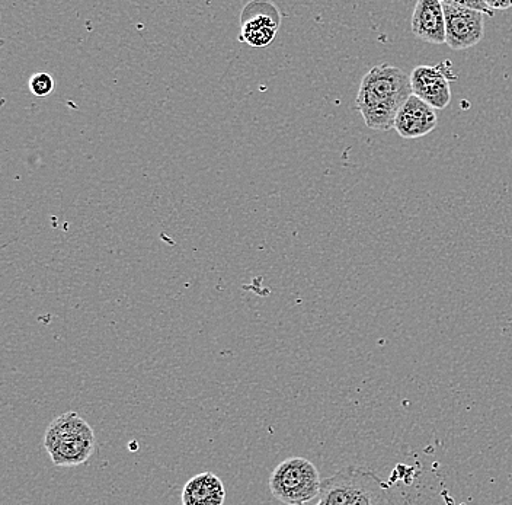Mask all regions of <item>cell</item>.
<instances>
[{
    "instance_id": "cell-1",
    "label": "cell",
    "mask_w": 512,
    "mask_h": 505,
    "mask_svg": "<svg viewBox=\"0 0 512 505\" xmlns=\"http://www.w3.org/2000/svg\"><path fill=\"white\" fill-rule=\"evenodd\" d=\"M412 94L411 76L393 65L374 66L368 70L358 89L355 107L368 129H395V118Z\"/></svg>"
},
{
    "instance_id": "cell-2",
    "label": "cell",
    "mask_w": 512,
    "mask_h": 505,
    "mask_svg": "<svg viewBox=\"0 0 512 505\" xmlns=\"http://www.w3.org/2000/svg\"><path fill=\"white\" fill-rule=\"evenodd\" d=\"M44 447L56 466L82 465L94 453V430L78 412H66L48 425Z\"/></svg>"
},
{
    "instance_id": "cell-3",
    "label": "cell",
    "mask_w": 512,
    "mask_h": 505,
    "mask_svg": "<svg viewBox=\"0 0 512 505\" xmlns=\"http://www.w3.org/2000/svg\"><path fill=\"white\" fill-rule=\"evenodd\" d=\"M272 497L286 505H306L319 497L322 479L318 468L304 457L283 460L271 473Z\"/></svg>"
},
{
    "instance_id": "cell-4",
    "label": "cell",
    "mask_w": 512,
    "mask_h": 505,
    "mask_svg": "<svg viewBox=\"0 0 512 505\" xmlns=\"http://www.w3.org/2000/svg\"><path fill=\"white\" fill-rule=\"evenodd\" d=\"M446 17V44L451 50H467L478 46L485 35V19L479 12L470 11L457 0L443 2Z\"/></svg>"
},
{
    "instance_id": "cell-5",
    "label": "cell",
    "mask_w": 512,
    "mask_h": 505,
    "mask_svg": "<svg viewBox=\"0 0 512 505\" xmlns=\"http://www.w3.org/2000/svg\"><path fill=\"white\" fill-rule=\"evenodd\" d=\"M280 25V11L274 3H248L240 15V40L255 49L270 46Z\"/></svg>"
},
{
    "instance_id": "cell-6",
    "label": "cell",
    "mask_w": 512,
    "mask_h": 505,
    "mask_svg": "<svg viewBox=\"0 0 512 505\" xmlns=\"http://www.w3.org/2000/svg\"><path fill=\"white\" fill-rule=\"evenodd\" d=\"M446 65L416 66L411 73L412 94L434 110H446L451 102L450 70Z\"/></svg>"
},
{
    "instance_id": "cell-7",
    "label": "cell",
    "mask_w": 512,
    "mask_h": 505,
    "mask_svg": "<svg viewBox=\"0 0 512 505\" xmlns=\"http://www.w3.org/2000/svg\"><path fill=\"white\" fill-rule=\"evenodd\" d=\"M438 118L434 108L411 95L395 118V130L408 140L421 139L437 129Z\"/></svg>"
},
{
    "instance_id": "cell-8",
    "label": "cell",
    "mask_w": 512,
    "mask_h": 505,
    "mask_svg": "<svg viewBox=\"0 0 512 505\" xmlns=\"http://www.w3.org/2000/svg\"><path fill=\"white\" fill-rule=\"evenodd\" d=\"M411 30L416 38L430 44H446V17L441 0H419L412 14Z\"/></svg>"
},
{
    "instance_id": "cell-9",
    "label": "cell",
    "mask_w": 512,
    "mask_h": 505,
    "mask_svg": "<svg viewBox=\"0 0 512 505\" xmlns=\"http://www.w3.org/2000/svg\"><path fill=\"white\" fill-rule=\"evenodd\" d=\"M348 505H396L392 492L370 469L355 466L354 488Z\"/></svg>"
},
{
    "instance_id": "cell-10",
    "label": "cell",
    "mask_w": 512,
    "mask_h": 505,
    "mask_svg": "<svg viewBox=\"0 0 512 505\" xmlns=\"http://www.w3.org/2000/svg\"><path fill=\"white\" fill-rule=\"evenodd\" d=\"M182 505H223L226 489L222 479L211 472L198 473L182 489Z\"/></svg>"
},
{
    "instance_id": "cell-11",
    "label": "cell",
    "mask_w": 512,
    "mask_h": 505,
    "mask_svg": "<svg viewBox=\"0 0 512 505\" xmlns=\"http://www.w3.org/2000/svg\"><path fill=\"white\" fill-rule=\"evenodd\" d=\"M355 466H347L322 481L319 497L306 505H348L354 488Z\"/></svg>"
},
{
    "instance_id": "cell-12",
    "label": "cell",
    "mask_w": 512,
    "mask_h": 505,
    "mask_svg": "<svg viewBox=\"0 0 512 505\" xmlns=\"http://www.w3.org/2000/svg\"><path fill=\"white\" fill-rule=\"evenodd\" d=\"M54 81L48 73H35L30 79V91L35 97H48L53 92Z\"/></svg>"
},
{
    "instance_id": "cell-13",
    "label": "cell",
    "mask_w": 512,
    "mask_h": 505,
    "mask_svg": "<svg viewBox=\"0 0 512 505\" xmlns=\"http://www.w3.org/2000/svg\"><path fill=\"white\" fill-rule=\"evenodd\" d=\"M460 6L463 8L470 9V11L479 12L482 15H489V17H494V12L489 9L488 3L486 0H457Z\"/></svg>"
},
{
    "instance_id": "cell-14",
    "label": "cell",
    "mask_w": 512,
    "mask_h": 505,
    "mask_svg": "<svg viewBox=\"0 0 512 505\" xmlns=\"http://www.w3.org/2000/svg\"><path fill=\"white\" fill-rule=\"evenodd\" d=\"M486 3H488L492 12L507 11V9L512 8V0H486Z\"/></svg>"
}]
</instances>
